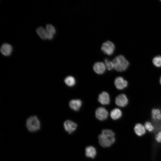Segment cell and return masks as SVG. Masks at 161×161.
Listing matches in <instances>:
<instances>
[{"label": "cell", "mask_w": 161, "mask_h": 161, "mask_svg": "<svg viewBox=\"0 0 161 161\" xmlns=\"http://www.w3.org/2000/svg\"><path fill=\"white\" fill-rule=\"evenodd\" d=\"M152 119L156 122L161 121V110L158 108H154L151 111Z\"/></svg>", "instance_id": "4fadbf2b"}, {"label": "cell", "mask_w": 161, "mask_h": 161, "mask_svg": "<svg viewBox=\"0 0 161 161\" xmlns=\"http://www.w3.org/2000/svg\"><path fill=\"white\" fill-rule=\"evenodd\" d=\"M99 143L102 147H109L115 142V134L112 130L109 129L103 130L98 136Z\"/></svg>", "instance_id": "6da1fadb"}, {"label": "cell", "mask_w": 161, "mask_h": 161, "mask_svg": "<svg viewBox=\"0 0 161 161\" xmlns=\"http://www.w3.org/2000/svg\"><path fill=\"white\" fill-rule=\"evenodd\" d=\"M129 103L127 96L124 94L118 95L115 99V103L119 107H123L126 106Z\"/></svg>", "instance_id": "5b68a950"}, {"label": "cell", "mask_w": 161, "mask_h": 161, "mask_svg": "<svg viewBox=\"0 0 161 161\" xmlns=\"http://www.w3.org/2000/svg\"><path fill=\"white\" fill-rule=\"evenodd\" d=\"M155 139L158 143H161V130L156 135Z\"/></svg>", "instance_id": "603a6c76"}, {"label": "cell", "mask_w": 161, "mask_h": 161, "mask_svg": "<svg viewBox=\"0 0 161 161\" xmlns=\"http://www.w3.org/2000/svg\"><path fill=\"white\" fill-rule=\"evenodd\" d=\"M45 28L47 32V39L52 40L56 33V30L55 27L51 24H48L46 25Z\"/></svg>", "instance_id": "7c38bea8"}, {"label": "cell", "mask_w": 161, "mask_h": 161, "mask_svg": "<svg viewBox=\"0 0 161 161\" xmlns=\"http://www.w3.org/2000/svg\"><path fill=\"white\" fill-rule=\"evenodd\" d=\"M104 64L106 69L108 70H111L114 68V64L112 61H111L106 58L104 60Z\"/></svg>", "instance_id": "44dd1931"}, {"label": "cell", "mask_w": 161, "mask_h": 161, "mask_svg": "<svg viewBox=\"0 0 161 161\" xmlns=\"http://www.w3.org/2000/svg\"><path fill=\"white\" fill-rule=\"evenodd\" d=\"M115 49L114 44L110 41H107L103 43L101 48V50L104 54L109 56L113 54Z\"/></svg>", "instance_id": "277c9868"}, {"label": "cell", "mask_w": 161, "mask_h": 161, "mask_svg": "<svg viewBox=\"0 0 161 161\" xmlns=\"http://www.w3.org/2000/svg\"><path fill=\"white\" fill-rule=\"evenodd\" d=\"M135 134L138 136H141L144 134L145 132V129L144 126L140 123L136 124L134 128Z\"/></svg>", "instance_id": "5bb4252c"}, {"label": "cell", "mask_w": 161, "mask_h": 161, "mask_svg": "<svg viewBox=\"0 0 161 161\" xmlns=\"http://www.w3.org/2000/svg\"><path fill=\"white\" fill-rule=\"evenodd\" d=\"M36 31L41 39L44 40L47 39V32L45 28L40 26L36 28Z\"/></svg>", "instance_id": "ac0fdd59"}, {"label": "cell", "mask_w": 161, "mask_h": 161, "mask_svg": "<svg viewBox=\"0 0 161 161\" xmlns=\"http://www.w3.org/2000/svg\"><path fill=\"white\" fill-rule=\"evenodd\" d=\"M64 126L65 130L69 134H70L75 130L77 125L73 122L67 120L64 122Z\"/></svg>", "instance_id": "9c48e42d"}, {"label": "cell", "mask_w": 161, "mask_h": 161, "mask_svg": "<svg viewBox=\"0 0 161 161\" xmlns=\"http://www.w3.org/2000/svg\"><path fill=\"white\" fill-rule=\"evenodd\" d=\"M152 63L157 67H161V56L158 55L154 57L152 59Z\"/></svg>", "instance_id": "ffe728a7"}, {"label": "cell", "mask_w": 161, "mask_h": 161, "mask_svg": "<svg viewBox=\"0 0 161 161\" xmlns=\"http://www.w3.org/2000/svg\"><path fill=\"white\" fill-rule=\"evenodd\" d=\"M114 83L116 88L120 90L126 88L128 84L127 81L121 76L117 77L114 80Z\"/></svg>", "instance_id": "8992f818"}, {"label": "cell", "mask_w": 161, "mask_h": 161, "mask_svg": "<svg viewBox=\"0 0 161 161\" xmlns=\"http://www.w3.org/2000/svg\"><path fill=\"white\" fill-rule=\"evenodd\" d=\"M98 100L102 105L109 104L110 101L109 94L106 92H102L99 95Z\"/></svg>", "instance_id": "8fae6325"}, {"label": "cell", "mask_w": 161, "mask_h": 161, "mask_svg": "<svg viewBox=\"0 0 161 161\" xmlns=\"http://www.w3.org/2000/svg\"><path fill=\"white\" fill-rule=\"evenodd\" d=\"M144 126L146 130L149 132L153 131L154 129V126L150 122L147 121L144 123Z\"/></svg>", "instance_id": "7402d4cb"}, {"label": "cell", "mask_w": 161, "mask_h": 161, "mask_svg": "<svg viewBox=\"0 0 161 161\" xmlns=\"http://www.w3.org/2000/svg\"><path fill=\"white\" fill-rule=\"evenodd\" d=\"M159 79H159V83H160V84L161 85V76L160 77Z\"/></svg>", "instance_id": "cb8c5ba5"}, {"label": "cell", "mask_w": 161, "mask_h": 161, "mask_svg": "<svg viewBox=\"0 0 161 161\" xmlns=\"http://www.w3.org/2000/svg\"><path fill=\"white\" fill-rule=\"evenodd\" d=\"M26 126L30 131L35 132L39 130L40 128V121L36 116H31L27 119Z\"/></svg>", "instance_id": "3957f363"}, {"label": "cell", "mask_w": 161, "mask_h": 161, "mask_svg": "<svg viewBox=\"0 0 161 161\" xmlns=\"http://www.w3.org/2000/svg\"><path fill=\"white\" fill-rule=\"evenodd\" d=\"M93 69L97 74H102L105 72L106 68L104 63L103 62H97L94 64Z\"/></svg>", "instance_id": "30bf717a"}, {"label": "cell", "mask_w": 161, "mask_h": 161, "mask_svg": "<svg viewBox=\"0 0 161 161\" xmlns=\"http://www.w3.org/2000/svg\"><path fill=\"white\" fill-rule=\"evenodd\" d=\"M64 81L66 85L69 86H72L75 84V79L72 76L66 77L65 78Z\"/></svg>", "instance_id": "d6986e66"}, {"label": "cell", "mask_w": 161, "mask_h": 161, "mask_svg": "<svg viewBox=\"0 0 161 161\" xmlns=\"http://www.w3.org/2000/svg\"><path fill=\"white\" fill-rule=\"evenodd\" d=\"M95 116L98 120L103 121L106 119L108 116V113L104 107H99L96 110Z\"/></svg>", "instance_id": "52a82bcc"}, {"label": "cell", "mask_w": 161, "mask_h": 161, "mask_svg": "<svg viewBox=\"0 0 161 161\" xmlns=\"http://www.w3.org/2000/svg\"><path fill=\"white\" fill-rule=\"evenodd\" d=\"M85 155L88 157L94 158L96 154L95 148L92 146H88L85 148Z\"/></svg>", "instance_id": "2e32d148"}, {"label": "cell", "mask_w": 161, "mask_h": 161, "mask_svg": "<svg viewBox=\"0 0 161 161\" xmlns=\"http://www.w3.org/2000/svg\"><path fill=\"white\" fill-rule=\"evenodd\" d=\"M122 113L119 108H115L113 109L110 112V116L113 120H117L120 119L122 116Z\"/></svg>", "instance_id": "e0dca14e"}, {"label": "cell", "mask_w": 161, "mask_h": 161, "mask_svg": "<svg viewBox=\"0 0 161 161\" xmlns=\"http://www.w3.org/2000/svg\"><path fill=\"white\" fill-rule=\"evenodd\" d=\"M13 48L12 45L8 43H4L1 45L0 51L2 55L5 56L10 55L12 52Z\"/></svg>", "instance_id": "ba28073f"}, {"label": "cell", "mask_w": 161, "mask_h": 161, "mask_svg": "<svg viewBox=\"0 0 161 161\" xmlns=\"http://www.w3.org/2000/svg\"><path fill=\"white\" fill-rule=\"evenodd\" d=\"M82 101L79 99H74L71 100L69 102L70 107L75 111L79 110L82 105Z\"/></svg>", "instance_id": "9a60e30c"}, {"label": "cell", "mask_w": 161, "mask_h": 161, "mask_svg": "<svg viewBox=\"0 0 161 161\" xmlns=\"http://www.w3.org/2000/svg\"><path fill=\"white\" fill-rule=\"evenodd\" d=\"M114 64V68L119 72L125 71L128 67L129 62L122 55H119L115 57L112 60Z\"/></svg>", "instance_id": "7a4b0ae2"}]
</instances>
